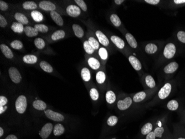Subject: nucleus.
Segmentation results:
<instances>
[{
  "instance_id": "nucleus-1",
  "label": "nucleus",
  "mask_w": 185,
  "mask_h": 139,
  "mask_svg": "<svg viewBox=\"0 0 185 139\" xmlns=\"http://www.w3.org/2000/svg\"><path fill=\"white\" fill-rule=\"evenodd\" d=\"M27 106V99L26 96L21 95L16 101L15 107L16 111L19 114H23L26 111Z\"/></svg>"
},
{
  "instance_id": "nucleus-2",
  "label": "nucleus",
  "mask_w": 185,
  "mask_h": 139,
  "mask_svg": "<svg viewBox=\"0 0 185 139\" xmlns=\"http://www.w3.org/2000/svg\"><path fill=\"white\" fill-rule=\"evenodd\" d=\"M8 73L11 80L14 83H18L20 82L22 77L17 68L14 67H11L8 70Z\"/></svg>"
},
{
  "instance_id": "nucleus-3",
  "label": "nucleus",
  "mask_w": 185,
  "mask_h": 139,
  "mask_svg": "<svg viewBox=\"0 0 185 139\" xmlns=\"http://www.w3.org/2000/svg\"><path fill=\"white\" fill-rule=\"evenodd\" d=\"M45 116L47 117L48 119L55 122H62L64 119V117L62 114L55 112L51 110H45Z\"/></svg>"
},
{
  "instance_id": "nucleus-4",
  "label": "nucleus",
  "mask_w": 185,
  "mask_h": 139,
  "mask_svg": "<svg viewBox=\"0 0 185 139\" xmlns=\"http://www.w3.org/2000/svg\"><path fill=\"white\" fill-rule=\"evenodd\" d=\"M176 46L173 43H169L165 46L164 51V55L168 59L173 58L176 53Z\"/></svg>"
},
{
  "instance_id": "nucleus-5",
  "label": "nucleus",
  "mask_w": 185,
  "mask_h": 139,
  "mask_svg": "<svg viewBox=\"0 0 185 139\" xmlns=\"http://www.w3.org/2000/svg\"><path fill=\"white\" fill-rule=\"evenodd\" d=\"M53 128V127L51 123H47L45 125L40 132V135L41 138L42 139H47L52 132Z\"/></svg>"
},
{
  "instance_id": "nucleus-6",
  "label": "nucleus",
  "mask_w": 185,
  "mask_h": 139,
  "mask_svg": "<svg viewBox=\"0 0 185 139\" xmlns=\"http://www.w3.org/2000/svg\"><path fill=\"white\" fill-rule=\"evenodd\" d=\"M171 88H172L171 85L170 83H166L165 85L160 89V91L159 92L158 95L159 98L164 100L166 99V97H168L171 92Z\"/></svg>"
},
{
  "instance_id": "nucleus-7",
  "label": "nucleus",
  "mask_w": 185,
  "mask_h": 139,
  "mask_svg": "<svg viewBox=\"0 0 185 139\" xmlns=\"http://www.w3.org/2000/svg\"><path fill=\"white\" fill-rule=\"evenodd\" d=\"M66 11L68 15L73 17H76L79 16L81 13L80 8L77 6L72 5L68 6Z\"/></svg>"
},
{
  "instance_id": "nucleus-8",
  "label": "nucleus",
  "mask_w": 185,
  "mask_h": 139,
  "mask_svg": "<svg viewBox=\"0 0 185 139\" xmlns=\"http://www.w3.org/2000/svg\"><path fill=\"white\" fill-rule=\"evenodd\" d=\"M132 104V99L129 97H126L123 100H119L118 101L117 106L118 109L120 110H125L128 109L131 105Z\"/></svg>"
},
{
  "instance_id": "nucleus-9",
  "label": "nucleus",
  "mask_w": 185,
  "mask_h": 139,
  "mask_svg": "<svg viewBox=\"0 0 185 139\" xmlns=\"http://www.w3.org/2000/svg\"><path fill=\"white\" fill-rule=\"evenodd\" d=\"M40 7L45 11H53L55 10V6L54 3L48 1H42L39 3Z\"/></svg>"
},
{
  "instance_id": "nucleus-10",
  "label": "nucleus",
  "mask_w": 185,
  "mask_h": 139,
  "mask_svg": "<svg viewBox=\"0 0 185 139\" xmlns=\"http://www.w3.org/2000/svg\"><path fill=\"white\" fill-rule=\"evenodd\" d=\"M129 61L131 66H133V68H134L136 71L141 70L142 68L141 63L136 57L133 55L130 56L129 57Z\"/></svg>"
},
{
  "instance_id": "nucleus-11",
  "label": "nucleus",
  "mask_w": 185,
  "mask_h": 139,
  "mask_svg": "<svg viewBox=\"0 0 185 139\" xmlns=\"http://www.w3.org/2000/svg\"><path fill=\"white\" fill-rule=\"evenodd\" d=\"M95 35L97 37H98L99 42L101 44L105 46H107L109 44V41L107 38V37L104 34V33L101 31L98 30L95 32Z\"/></svg>"
},
{
  "instance_id": "nucleus-12",
  "label": "nucleus",
  "mask_w": 185,
  "mask_h": 139,
  "mask_svg": "<svg viewBox=\"0 0 185 139\" xmlns=\"http://www.w3.org/2000/svg\"><path fill=\"white\" fill-rule=\"evenodd\" d=\"M50 17L52 18L53 20L55 21V22L60 26H62L63 25V20L61 16L57 12L55 11H51L50 13Z\"/></svg>"
},
{
  "instance_id": "nucleus-13",
  "label": "nucleus",
  "mask_w": 185,
  "mask_h": 139,
  "mask_svg": "<svg viewBox=\"0 0 185 139\" xmlns=\"http://www.w3.org/2000/svg\"><path fill=\"white\" fill-rule=\"evenodd\" d=\"M178 68V64L176 62H172L165 66L164 70L166 73H172L176 71Z\"/></svg>"
},
{
  "instance_id": "nucleus-14",
  "label": "nucleus",
  "mask_w": 185,
  "mask_h": 139,
  "mask_svg": "<svg viewBox=\"0 0 185 139\" xmlns=\"http://www.w3.org/2000/svg\"><path fill=\"white\" fill-rule=\"evenodd\" d=\"M111 40L114 43L116 46L119 49H123L125 46V42L121 38L116 36H112L111 37Z\"/></svg>"
},
{
  "instance_id": "nucleus-15",
  "label": "nucleus",
  "mask_w": 185,
  "mask_h": 139,
  "mask_svg": "<svg viewBox=\"0 0 185 139\" xmlns=\"http://www.w3.org/2000/svg\"><path fill=\"white\" fill-rule=\"evenodd\" d=\"M0 48L3 54L5 56L6 58H9V59L12 58L13 57L12 51L11 50L10 48H9L7 46L5 45L4 44H1L0 45Z\"/></svg>"
},
{
  "instance_id": "nucleus-16",
  "label": "nucleus",
  "mask_w": 185,
  "mask_h": 139,
  "mask_svg": "<svg viewBox=\"0 0 185 139\" xmlns=\"http://www.w3.org/2000/svg\"><path fill=\"white\" fill-rule=\"evenodd\" d=\"M24 32L28 37H30L36 36L38 33V31L35 28L32 27L31 26H26L24 28Z\"/></svg>"
},
{
  "instance_id": "nucleus-17",
  "label": "nucleus",
  "mask_w": 185,
  "mask_h": 139,
  "mask_svg": "<svg viewBox=\"0 0 185 139\" xmlns=\"http://www.w3.org/2000/svg\"><path fill=\"white\" fill-rule=\"evenodd\" d=\"M126 40L128 41V43L132 48H135L138 46L137 41L135 40V37L131 33H127L125 36Z\"/></svg>"
},
{
  "instance_id": "nucleus-18",
  "label": "nucleus",
  "mask_w": 185,
  "mask_h": 139,
  "mask_svg": "<svg viewBox=\"0 0 185 139\" xmlns=\"http://www.w3.org/2000/svg\"><path fill=\"white\" fill-rule=\"evenodd\" d=\"M33 106L36 110L42 111L46 109L47 105L44 101L40 100H36L33 102Z\"/></svg>"
},
{
  "instance_id": "nucleus-19",
  "label": "nucleus",
  "mask_w": 185,
  "mask_h": 139,
  "mask_svg": "<svg viewBox=\"0 0 185 139\" xmlns=\"http://www.w3.org/2000/svg\"><path fill=\"white\" fill-rule=\"evenodd\" d=\"M15 18L17 21L18 22L20 23L23 25H27L28 23V20L27 17L21 13H16L15 15Z\"/></svg>"
},
{
  "instance_id": "nucleus-20",
  "label": "nucleus",
  "mask_w": 185,
  "mask_h": 139,
  "mask_svg": "<svg viewBox=\"0 0 185 139\" xmlns=\"http://www.w3.org/2000/svg\"><path fill=\"white\" fill-rule=\"evenodd\" d=\"M88 63L90 67L93 70H98L100 67V62L94 57H90L88 60Z\"/></svg>"
},
{
  "instance_id": "nucleus-21",
  "label": "nucleus",
  "mask_w": 185,
  "mask_h": 139,
  "mask_svg": "<svg viewBox=\"0 0 185 139\" xmlns=\"http://www.w3.org/2000/svg\"><path fill=\"white\" fill-rule=\"evenodd\" d=\"M37 57L33 55H27L23 57V61L27 64H34L37 62Z\"/></svg>"
},
{
  "instance_id": "nucleus-22",
  "label": "nucleus",
  "mask_w": 185,
  "mask_h": 139,
  "mask_svg": "<svg viewBox=\"0 0 185 139\" xmlns=\"http://www.w3.org/2000/svg\"><path fill=\"white\" fill-rule=\"evenodd\" d=\"M24 28L25 27H23L22 24L17 22L13 23L12 25L11 26V29L15 33H22L23 31H24Z\"/></svg>"
},
{
  "instance_id": "nucleus-23",
  "label": "nucleus",
  "mask_w": 185,
  "mask_h": 139,
  "mask_svg": "<svg viewBox=\"0 0 185 139\" xmlns=\"http://www.w3.org/2000/svg\"><path fill=\"white\" fill-rule=\"evenodd\" d=\"M72 28L73 30L77 37L79 38H82L84 36V31L80 26L77 24H74L73 25Z\"/></svg>"
},
{
  "instance_id": "nucleus-24",
  "label": "nucleus",
  "mask_w": 185,
  "mask_h": 139,
  "mask_svg": "<svg viewBox=\"0 0 185 139\" xmlns=\"http://www.w3.org/2000/svg\"><path fill=\"white\" fill-rule=\"evenodd\" d=\"M65 131L64 127L62 124H56L53 129V134L55 136H60L62 135Z\"/></svg>"
},
{
  "instance_id": "nucleus-25",
  "label": "nucleus",
  "mask_w": 185,
  "mask_h": 139,
  "mask_svg": "<svg viewBox=\"0 0 185 139\" xmlns=\"http://www.w3.org/2000/svg\"><path fill=\"white\" fill-rule=\"evenodd\" d=\"M81 76H82L83 80L85 82H88V81H90V78H91V75H90L89 70L86 67L82 68V70L81 71Z\"/></svg>"
},
{
  "instance_id": "nucleus-26",
  "label": "nucleus",
  "mask_w": 185,
  "mask_h": 139,
  "mask_svg": "<svg viewBox=\"0 0 185 139\" xmlns=\"http://www.w3.org/2000/svg\"><path fill=\"white\" fill-rule=\"evenodd\" d=\"M31 15L32 17L33 20L36 22H41L43 20V16L38 11H32L31 12Z\"/></svg>"
},
{
  "instance_id": "nucleus-27",
  "label": "nucleus",
  "mask_w": 185,
  "mask_h": 139,
  "mask_svg": "<svg viewBox=\"0 0 185 139\" xmlns=\"http://www.w3.org/2000/svg\"><path fill=\"white\" fill-rule=\"evenodd\" d=\"M158 46L154 43H149L145 46V52L148 54H153L158 51Z\"/></svg>"
},
{
  "instance_id": "nucleus-28",
  "label": "nucleus",
  "mask_w": 185,
  "mask_h": 139,
  "mask_svg": "<svg viewBox=\"0 0 185 139\" xmlns=\"http://www.w3.org/2000/svg\"><path fill=\"white\" fill-rule=\"evenodd\" d=\"M65 32L63 30H60L57 31L53 33L51 37H52L53 40H58L64 38L65 37Z\"/></svg>"
},
{
  "instance_id": "nucleus-29",
  "label": "nucleus",
  "mask_w": 185,
  "mask_h": 139,
  "mask_svg": "<svg viewBox=\"0 0 185 139\" xmlns=\"http://www.w3.org/2000/svg\"><path fill=\"white\" fill-rule=\"evenodd\" d=\"M106 100L109 104H113L116 100V95L113 91H108L105 95Z\"/></svg>"
},
{
  "instance_id": "nucleus-30",
  "label": "nucleus",
  "mask_w": 185,
  "mask_h": 139,
  "mask_svg": "<svg viewBox=\"0 0 185 139\" xmlns=\"http://www.w3.org/2000/svg\"><path fill=\"white\" fill-rule=\"evenodd\" d=\"M40 65L41 68L42 69L43 71L48 72V73H51L53 72L52 67L51 66L50 63H48L46 61H42L40 62Z\"/></svg>"
},
{
  "instance_id": "nucleus-31",
  "label": "nucleus",
  "mask_w": 185,
  "mask_h": 139,
  "mask_svg": "<svg viewBox=\"0 0 185 139\" xmlns=\"http://www.w3.org/2000/svg\"><path fill=\"white\" fill-rule=\"evenodd\" d=\"M146 96V95L145 94V92H143V91L139 92L134 95L133 97V101L135 102H139L143 101L145 99Z\"/></svg>"
},
{
  "instance_id": "nucleus-32",
  "label": "nucleus",
  "mask_w": 185,
  "mask_h": 139,
  "mask_svg": "<svg viewBox=\"0 0 185 139\" xmlns=\"http://www.w3.org/2000/svg\"><path fill=\"white\" fill-rule=\"evenodd\" d=\"M22 6L26 10H35L37 7V4L33 1H26L23 3Z\"/></svg>"
},
{
  "instance_id": "nucleus-33",
  "label": "nucleus",
  "mask_w": 185,
  "mask_h": 139,
  "mask_svg": "<svg viewBox=\"0 0 185 139\" xmlns=\"http://www.w3.org/2000/svg\"><path fill=\"white\" fill-rule=\"evenodd\" d=\"M152 130H153V125L150 122H148L143 126L141 129V133L143 135H146L149 134L150 132H151Z\"/></svg>"
},
{
  "instance_id": "nucleus-34",
  "label": "nucleus",
  "mask_w": 185,
  "mask_h": 139,
  "mask_svg": "<svg viewBox=\"0 0 185 139\" xmlns=\"http://www.w3.org/2000/svg\"><path fill=\"white\" fill-rule=\"evenodd\" d=\"M96 80L98 83L102 84L105 82L106 80V75L103 71H99L96 75Z\"/></svg>"
},
{
  "instance_id": "nucleus-35",
  "label": "nucleus",
  "mask_w": 185,
  "mask_h": 139,
  "mask_svg": "<svg viewBox=\"0 0 185 139\" xmlns=\"http://www.w3.org/2000/svg\"><path fill=\"white\" fill-rule=\"evenodd\" d=\"M110 19L111 22H112L114 25L115 26V27H119L121 25V20L117 15H116V14L111 15L110 16Z\"/></svg>"
},
{
  "instance_id": "nucleus-36",
  "label": "nucleus",
  "mask_w": 185,
  "mask_h": 139,
  "mask_svg": "<svg viewBox=\"0 0 185 139\" xmlns=\"http://www.w3.org/2000/svg\"><path fill=\"white\" fill-rule=\"evenodd\" d=\"M167 107L168 109L171 111H175L176 110L178 107V101L176 100H171L168 102V105H167Z\"/></svg>"
},
{
  "instance_id": "nucleus-37",
  "label": "nucleus",
  "mask_w": 185,
  "mask_h": 139,
  "mask_svg": "<svg viewBox=\"0 0 185 139\" xmlns=\"http://www.w3.org/2000/svg\"><path fill=\"white\" fill-rule=\"evenodd\" d=\"M145 82L148 87L150 88H154L156 85L155 80L151 75H148L145 77Z\"/></svg>"
},
{
  "instance_id": "nucleus-38",
  "label": "nucleus",
  "mask_w": 185,
  "mask_h": 139,
  "mask_svg": "<svg viewBox=\"0 0 185 139\" xmlns=\"http://www.w3.org/2000/svg\"><path fill=\"white\" fill-rule=\"evenodd\" d=\"M83 46L85 52L88 54H92L94 53L95 50L93 48L92 46L90 45V43H89L88 41H85L83 43Z\"/></svg>"
},
{
  "instance_id": "nucleus-39",
  "label": "nucleus",
  "mask_w": 185,
  "mask_h": 139,
  "mask_svg": "<svg viewBox=\"0 0 185 139\" xmlns=\"http://www.w3.org/2000/svg\"><path fill=\"white\" fill-rule=\"evenodd\" d=\"M35 45L38 49H43L45 47V42L42 38H37L35 40Z\"/></svg>"
},
{
  "instance_id": "nucleus-40",
  "label": "nucleus",
  "mask_w": 185,
  "mask_h": 139,
  "mask_svg": "<svg viewBox=\"0 0 185 139\" xmlns=\"http://www.w3.org/2000/svg\"><path fill=\"white\" fill-rule=\"evenodd\" d=\"M35 28L38 32H40L42 33H46L48 31V27L47 26L44 24H37L35 25Z\"/></svg>"
},
{
  "instance_id": "nucleus-41",
  "label": "nucleus",
  "mask_w": 185,
  "mask_h": 139,
  "mask_svg": "<svg viewBox=\"0 0 185 139\" xmlns=\"http://www.w3.org/2000/svg\"><path fill=\"white\" fill-rule=\"evenodd\" d=\"M88 42H89V43H90V45L92 46L93 48H94L95 50H98L99 47V43L95 38H94L93 37H90L89 38Z\"/></svg>"
},
{
  "instance_id": "nucleus-42",
  "label": "nucleus",
  "mask_w": 185,
  "mask_h": 139,
  "mask_svg": "<svg viewBox=\"0 0 185 139\" xmlns=\"http://www.w3.org/2000/svg\"><path fill=\"white\" fill-rule=\"evenodd\" d=\"M11 46L16 50H21L23 47V43L21 41L14 40L11 43Z\"/></svg>"
},
{
  "instance_id": "nucleus-43",
  "label": "nucleus",
  "mask_w": 185,
  "mask_h": 139,
  "mask_svg": "<svg viewBox=\"0 0 185 139\" xmlns=\"http://www.w3.org/2000/svg\"><path fill=\"white\" fill-rule=\"evenodd\" d=\"M118 122V117L115 116H111L108 118L107 124L110 127H114L117 124Z\"/></svg>"
},
{
  "instance_id": "nucleus-44",
  "label": "nucleus",
  "mask_w": 185,
  "mask_h": 139,
  "mask_svg": "<svg viewBox=\"0 0 185 139\" xmlns=\"http://www.w3.org/2000/svg\"><path fill=\"white\" fill-rule=\"evenodd\" d=\"M90 96L93 100H94V101L97 100L99 99V96L98 90L95 88H92L90 90Z\"/></svg>"
},
{
  "instance_id": "nucleus-45",
  "label": "nucleus",
  "mask_w": 185,
  "mask_h": 139,
  "mask_svg": "<svg viewBox=\"0 0 185 139\" xmlns=\"http://www.w3.org/2000/svg\"><path fill=\"white\" fill-rule=\"evenodd\" d=\"M99 55L102 60H107L108 57V51L104 47H101L99 50Z\"/></svg>"
},
{
  "instance_id": "nucleus-46",
  "label": "nucleus",
  "mask_w": 185,
  "mask_h": 139,
  "mask_svg": "<svg viewBox=\"0 0 185 139\" xmlns=\"http://www.w3.org/2000/svg\"><path fill=\"white\" fill-rule=\"evenodd\" d=\"M77 4L78 6H79L81 9L84 11H87V6L85 3V2L83 0H75L74 1Z\"/></svg>"
},
{
  "instance_id": "nucleus-47",
  "label": "nucleus",
  "mask_w": 185,
  "mask_h": 139,
  "mask_svg": "<svg viewBox=\"0 0 185 139\" xmlns=\"http://www.w3.org/2000/svg\"><path fill=\"white\" fill-rule=\"evenodd\" d=\"M164 132V129L163 128V127H158L155 129L154 132L155 134V137H161Z\"/></svg>"
},
{
  "instance_id": "nucleus-48",
  "label": "nucleus",
  "mask_w": 185,
  "mask_h": 139,
  "mask_svg": "<svg viewBox=\"0 0 185 139\" xmlns=\"http://www.w3.org/2000/svg\"><path fill=\"white\" fill-rule=\"evenodd\" d=\"M178 38L181 42L185 43V32L183 31H179L178 33Z\"/></svg>"
},
{
  "instance_id": "nucleus-49",
  "label": "nucleus",
  "mask_w": 185,
  "mask_h": 139,
  "mask_svg": "<svg viewBox=\"0 0 185 139\" xmlns=\"http://www.w3.org/2000/svg\"><path fill=\"white\" fill-rule=\"evenodd\" d=\"M7 25V22L3 16L0 15V26L1 27H5Z\"/></svg>"
},
{
  "instance_id": "nucleus-50",
  "label": "nucleus",
  "mask_w": 185,
  "mask_h": 139,
  "mask_svg": "<svg viewBox=\"0 0 185 139\" xmlns=\"http://www.w3.org/2000/svg\"><path fill=\"white\" fill-rule=\"evenodd\" d=\"M8 8V5L7 3L2 1H0V10H1L5 11L7 10Z\"/></svg>"
},
{
  "instance_id": "nucleus-51",
  "label": "nucleus",
  "mask_w": 185,
  "mask_h": 139,
  "mask_svg": "<svg viewBox=\"0 0 185 139\" xmlns=\"http://www.w3.org/2000/svg\"><path fill=\"white\" fill-rule=\"evenodd\" d=\"M8 100L5 96H0V106H5L7 104Z\"/></svg>"
},
{
  "instance_id": "nucleus-52",
  "label": "nucleus",
  "mask_w": 185,
  "mask_h": 139,
  "mask_svg": "<svg viewBox=\"0 0 185 139\" xmlns=\"http://www.w3.org/2000/svg\"><path fill=\"white\" fill-rule=\"evenodd\" d=\"M145 2L150 5H155L160 2V0H145Z\"/></svg>"
},
{
  "instance_id": "nucleus-53",
  "label": "nucleus",
  "mask_w": 185,
  "mask_h": 139,
  "mask_svg": "<svg viewBox=\"0 0 185 139\" xmlns=\"http://www.w3.org/2000/svg\"><path fill=\"white\" fill-rule=\"evenodd\" d=\"M155 134L154 132H150L149 134H148L146 136V139H155Z\"/></svg>"
},
{
  "instance_id": "nucleus-54",
  "label": "nucleus",
  "mask_w": 185,
  "mask_h": 139,
  "mask_svg": "<svg viewBox=\"0 0 185 139\" xmlns=\"http://www.w3.org/2000/svg\"><path fill=\"white\" fill-rule=\"evenodd\" d=\"M7 108V107L6 106H0V114H2L6 110V109Z\"/></svg>"
},
{
  "instance_id": "nucleus-55",
  "label": "nucleus",
  "mask_w": 185,
  "mask_h": 139,
  "mask_svg": "<svg viewBox=\"0 0 185 139\" xmlns=\"http://www.w3.org/2000/svg\"><path fill=\"white\" fill-rule=\"evenodd\" d=\"M173 2L176 4L178 5H180V4H183V3H185V0H174Z\"/></svg>"
},
{
  "instance_id": "nucleus-56",
  "label": "nucleus",
  "mask_w": 185,
  "mask_h": 139,
  "mask_svg": "<svg viewBox=\"0 0 185 139\" xmlns=\"http://www.w3.org/2000/svg\"><path fill=\"white\" fill-rule=\"evenodd\" d=\"M5 139H17V137L14 135H10L6 137Z\"/></svg>"
},
{
  "instance_id": "nucleus-57",
  "label": "nucleus",
  "mask_w": 185,
  "mask_h": 139,
  "mask_svg": "<svg viewBox=\"0 0 185 139\" xmlns=\"http://www.w3.org/2000/svg\"><path fill=\"white\" fill-rule=\"evenodd\" d=\"M114 2L116 5H121L122 3H123V2H124V0H115Z\"/></svg>"
},
{
  "instance_id": "nucleus-58",
  "label": "nucleus",
  "mask_w": 185,
  "mask_h": 139,
  "mask_svg": "<svg viewBox=\"0 0 185 139\" xmlns=\"http://www.w3.org/2000/svg\"><path fill=\"white\" fill-rule=\"evenodd\" d=\"M3 133H4V131H3L2 128L1 127H0V137H2Z\"/></svg>"
},
{
  "instance_id": "nucleus-59",
  "label": "nucleus",
  "mask_w": 185,
  "mask_h": 139,
  "mask_svg": "<svg viewBox=\"0 0 185 139\" xmlns=\"http://www.w3.org/2000/svg\"><path fill=\"white\" fill-rule=\"evenodd\" d=\"M159 127H161V122H159Z\"/></svg>"
},
{
  "instance_id": "nucleus-60",
  "label": "nucleus",
  "mask_w": 185,
  "mask_h": 139,
  "mask_svg": "<svg viewBox=\"0 0 185 139\" xmlns=\"http://www.w3.org/2000/svg\"><path fill=\"white\" fill-rule=\"evenodd\" d=\"M184 139V138H179V139Z\"/></svg>"
},
{
  "instance_id": "nucleus-61",
  "label": "nucleus",
  "mask_w": 185,
  "mask_h": 139,
  "mask_svg": "<svg viewBox=\"0 0 185 139\" xmlns=\"http://www.w3.org/2000/svg\"><path fill=\"white\" fill-rule=\"evenodd\" d=\"M116 139L115 138H113V139Z\"/></svg>"
}]
</instances>
